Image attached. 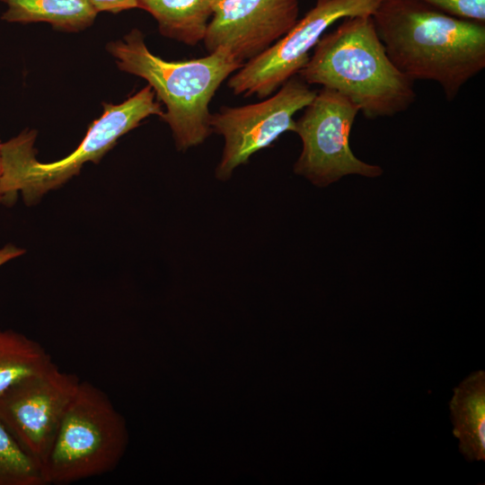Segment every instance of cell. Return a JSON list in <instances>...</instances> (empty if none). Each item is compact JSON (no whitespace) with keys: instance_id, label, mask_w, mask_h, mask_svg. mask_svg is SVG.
Wrapping results in <instances>:
<instances>
[{"instance_id":"6da1fadb","label":"cell","mask_w":485,"mask_h":485,"mask_svg":"<svg viewBox=\"0 0 485 485\" xmlns=\"http://www.w3.org/2000/svg\"><path fill=\"white\" fill-rule=\"evenodd\" d=\"M372 17L392 64L413 82H436L448 101L485 68V22L421 0H383Z\"/></svg>"},{"instance_id":"7a4b0ae2","label":"cell","mask_w":485,"mask_h":485,"mask_svg":"<svg viewBox=\"0 0 485 485\" xmlns=\"http://www.w3.org/2000/svg\"><path fill=\"white\" fill-rule=\"evenodd\" d=\"M297 75L341 93L368 119L401 113L416 99L414 82L389 58L370 14L346 17L324 33Z\"/></svg>"},{"instance_id":"3957f363","label":"cell","mask_w":485,"mask_h":485,"mask_svg":"<svg viewBox=\"0 0 485 485\" xmlns=\"http://www.w3.org/2000/svg\"><path fill=\"white\" fill-rule=\"evenodd\" d=\"M107 49L120 70L145 79L164 104L161 118L181 151L202 144L212 133L209 103L223 82L244 64L223 48L200 58L164 60L148 49L137 29L110 42Z\"/></svg>"},{"instance_id":"277c9868","label":"cell","mask_w":485,"mask_h":485,"mask_svg":"<svg viewBox=\"0 0 485 485\" xmlns=\"http://www.w3.org/2000/svg\"><path fill=\"white\" fill-rule=\"evenodd\" d=\"M154 95L151 86L146 85L119 104L104 103L101 116L89 127L79 146L58 161H37L32 131L1 144L4 199L11 201L21 192L27 204H33L76 175L86 162L97 163L120 137L137 128L143 119L163 115Z\"/></svg>"},{"instance_id":"5b68a950","label":"cell","mask_w":485,"mask_h":485,"mask_svg":"<svg viewBox=\"0 0 485 485\" xmlns=\"http://www.w3.org/2000/svg\"><path fill=\"white\" fill-rule=\"evenodd\" d=\"M128 434L108 395L80 381L40 466L45 485H66L111 472L124 455Z\"/></svg>"},{"instance_id":"8992f818","label":"cell","mask_w":485,"mask_h":485,"mask_svg":"<svg viewBox=\"0 0 485 485\" xmlns=\"http://www.w3.org/2000/svg\"><path fill=\"white\" fill-rule=\"evenodd\" d=\"M303 110L294 129L303 144L294 164L296 174L315 186L326 187L349 174L375 178L383 173L380 166L359 160L350 149V131L360 111L354 102L322 87Z\"/></svg>"},{"instance_id":"52a82bcc","label":"cell","mask_w":485,"mask_h":485,"mask_svg":"<svg viewBox=\"0 0 485 485\" xmlns=\"http://www.w3.org/2000/svg\"><path fill=\"white\" fill-rule=\"evenodd\" d=\"M383 0H316L303 18L269 48L246 61L230 76L235 95L265 99L304 66L326 30L348 16L373 15Z\"/></svg>"},{"instance_id":"ba28073f","label":"cell","mask_w":485,"mask_h":485,"mask_svg":"<svg viewBox=\"0 0 485 485\" xmlns=\"http://www.w3.org/2000/svg\"><path fill=\"white\" fill-rule=\"evenodd\" d=\"M316 92L295 75L260 102L223 106L212 113L211 130L225 139L216 178L228 180L234 169L246 163L254 153L269 146L283 133L294 132L295 114L312 101Z\"/></svg>"},{"instance_id":"9c48e42d","label":"cell","mask_w":485,"mask_h":485,"mask_svg":"<svg viewBox=\"0 0 485 485\" xmlns=\"http://www.w3.org/2000/svg\"><path fill=\"white\" fill-rule=\"evenodd\" d=\"M80 379L56 364L0 392V420L40 466L46 460Z\"/></svg>"},{"instance_id":"30bf717a","label":"cell","mask_w":485,"mask_h":485,"mask_svg":"<svg viewBox=\"0 0 485 485\" xmlns=\"http://www.w3.org/2000/svg\"><path fill=\"white\" fill-rule=\"evenodd\" d=\"M299 0H219L208 23V53L227 49L245 63L286 35L298 21Z\"/></svg>"},{"instance_id":"8fae6325","label":"cell","mask_w":485,"mask_h":485,"mask_svg":"<svg viewBox=\"0 0 485 485\" xmlns=\"http://www.w3.org/2000/svg\"><path fill=\"white\" fill-rule=\"evenodd\" d=\"M453 434L468 462L485 460V372L478 370L463 379L449 402Z\"/></svg>"},{"instance_id":"7c38bea8","label":"cell","mask_w":485,"mask_h":485,"mask_svg":"<svg viewBox=\"0 0 485 485\" xmlns=\"http://www.w3.org/2000/svg\"><path fill=\"white\" fill-rule=\"evenodd\" d=\"M219 0H136L137 8L149 13L160 33L195 47L204 40Z\"/></svg>"},{"instance_id":"4fadbf2b","label":"cell","mask_w":485,"mask_h":485,"mask_svg":"<svg viewBox=\"0 0 485 485\" xmlns=\"http://www.w3.org/2000/svg\"><path fill=\"white\" fill-rule=\"evenodd\" d=\"M2 19L9 22L50 23L56 30L76 32L91 26L97 13L86 0H0Z\"/></svg>"},{"instance_id":"5bb4252c","label":"cell","mask_w":485,"mask_h":485,"mask_svg":"<svg viewBox=\"0 0 485 485\" xmlns=\"http://www.w3.org/2000/svg\"><path fill=\"white\" fill-rule=\"evenodd\" d=\"M52 364L50 355L39 342L0 328V392L27 376L46 371Z\"/></svg>"},{"instance_id":"9a60e30c","label":"cell","mask_w":485,"mask_h":485,"mask_svg":"<svg viewBox=\"0 0 485 485\" xmlns=\"http://www.w3.org/2000/svg\"><path fill=\"white\" fill-rule=\"evenodd\" d=\"M0 485H45L40 466L0 420Z\"/></svg>"},{"instance_id":"2e32d148","label":"cell","mask_w":485,"mask_h":485,"mask_svg":"<svg viewBox=\"0 0 485 485\" xmlns=\"http://www.w3.org/2000/svg\"><path fill=\"white\" fill-rule=\"evenodd\" d=\"M456 17L485 22V0H421Z\"/></svg>"},{"instance_id":"e0dca14e","label":"cell","mask_w":485,"mask_h":485,"mask_svg":"<svg viewBox=\"0 0 485 485\" xmlns=\"http://www.w3.org/2000/svg\"><path fill=\"white\" fill-rule=\"evenodd\" d=\"M98 13L108 12L118 13L122 11L137 8L136 0H86Z\"/></svg>"},{"instance_id":"ac0fdd59","label":"cell","mask_w":485,"mask_h":485,"mask_svg":"<svg viewBox=\"0 0 485 485\" xmlns=\"http://www.w3.org/2000/svg\"><path fill=\"white\" fill-rule=\"evenodd\" d=\"M24 253V250L13 244H6L0 249V267L7 261L13 260Z\"/></svg>"},{"instance_id":"d6986e66","label":"cell","mask_w":485,"mask_h":485,"mask_svg":"<svg viewBox=\"0 0 485 485\" xmlns=\"http://www.w3.org/2000/svg\"><path fill=\"white\" fill-rule=\"evenodd\" d=\"M1 178H2V158H1V144H0V202L4 200V196L1 189Z\"/></svg>"}]
</instances>
